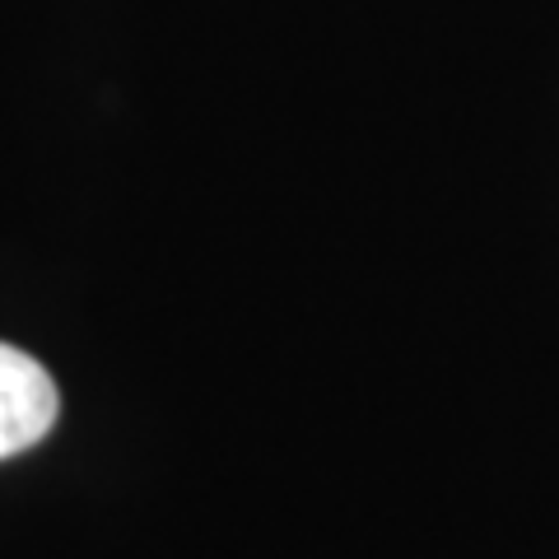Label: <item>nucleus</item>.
<instances>
[{
  "label": "nucleus",
  "instance_id": "nucleus-1",
  "mask_svg": "<svg viewBox=\"0 0 559 559\" xmlns=\"http://www.w3.org/2000/svg\"><path fill=\"white\" fill-rule=\"evenodd\" d=\"M61 415V392L33 355L0 341V462L38 448Z\"/></svg>",
  "mask_w": 559,
  "mask_h": 559
}]
</instances>
